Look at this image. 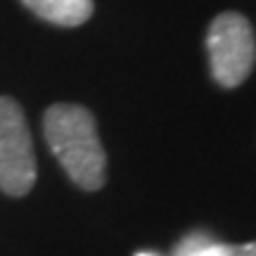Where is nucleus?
I'll list each match as a JSON object with an SVG mask.
<instances>
[{
  "mask_svg": "<svg viewBox=\"0 0 256 256\" xmlns=\"http://www.w3.org/2000/svg\"><path fill=\"white\" fill-rule=\"evenodd\" d=\"M43 133L55 159L81 190H100L107 178V154L98 124L81 104H52L43 116Z\"/></svg>",
  "mask_w": 256,
  "mask_h": 256,
  "instance_id": "1",
  "label": "nucleus"
},
{
  "mask_svg": "<svg viewBox=\"0 0 256 256\" xmlns=\"http://www.w3.org/2000/svg\"><path fill=\"white\" fill-rule=\"evenodd\" d=\"M206 50L214 81L223 88H238L256 64V36L249 19L240 12H223L211 22Z\"/></svg>",
  "mask_w": 256,
  "mask_h": 256,
  "instance_id": "2",
  "label": "nucleus"
},
{
  "mask_svg": "<svg viewBox=\"0 0 256 256\" xmlns=\"http://www.w3.org/2000/svg\"><path fill=\"white\" fill-rule=\"evenodd\" d=\"M36 183V154L24 110L8 95L0 98V190L24 197Z\"/></svg>",
  "mask_w": 256,
  "mask_h": 256,
  "instance_id": "3",
  "label": "nucleus"
},
{
  "mask_svg": "<svg viewBox=\"0 0 256 256\" xmlns=\"http://www.w3.org/2000/svg\"><path fill=\"white\" fill-rule=\"evenodd\" d=\"M36 17L57 26H81L92 17V0H22Z\"/></svg>",
  "mask_w": 256,
  "mask_h": 256,
  "instance_id": "4",
  "label": "nucleus"
},
{
  "mask_svg": "<svg viewBox=\"0 0 256 256\" xmlns=\"http://www.w3.org/2000/svg\"><path fill=\"white\" fill-rule=\"evenodd\" d=\"M211 244H214V240H211L209 235H204V232H192V235H188V238L178 244L176 256H194V254H200V252H204L206 247H211Z\"/></svg>",
  "mask_w": 256,
  "mask_h": 256,
  "instance_id": "5",
  "label": "nucleus"
},
{
  "mask_svg": "<svg viewBox=\"0 0 256 256\" xmlns=\"http://www.w3.org/2000/svg\"><path fill=\"white\" fill-rule=\"evenodd\" d=\"M220 256H256V242H247V244H220Z\"/></svg>",
  "mask_w": 256,
  "mask_h": 256,
  "instance_id": "6",
  "label": "nucleus"
},
{
  "mask_svg": "<svg viewBox=\"0 0 256 256\" xmlns=\"http://www.w3.org/2000/svg\"><path fill=\"white\" fill-rule=\"evenodd\" d=\"M194 256H220V244L218 242H214L211 247H206L204 252H200V254H194Z\"/></svg>",
  "mask_w": 256,
  "mask_h": 256,
  "instance_id": "7",
  "label": "nucleus"
},
{
  "mask_svg": "<svg viewBox=\"0 0 256 256\" xmlns=\"http://www.w3.org/2000/svg\"><path fill=\"white\" fill-rule=\"evenodd\" d=\"M136 256H156V254H150V252H140V254H136Z\"/></svg>",
  "mask_w": 256,
  "mask_h": 256,
  "instance_id": "8",
  "label": "nucleus"
}]
</instances>
